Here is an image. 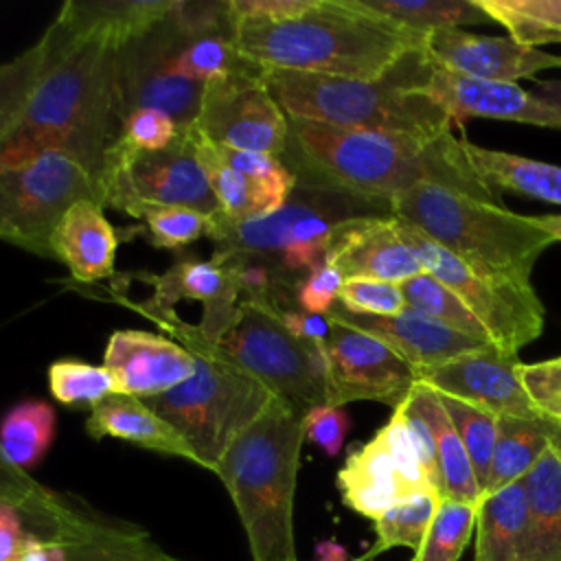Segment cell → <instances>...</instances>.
<instances>
[{
	"instance_id": "cell-1",
	"label": "cell",
	"mask_w": 561,
	"mask_h": 561,
	"mask_svg": "<svg viewBox=\"0 0 561 561\" xmlns=\"http://www.w3.org/2000/svg\"><path fill=\"white\" fill-rule=\"evenodd\" d=\"M280 160L298 182L366 199L390 204L412 186L430 182L500 204V195L469 164L462 138L451 131L425 138L289 118L287 147Z\"/></svg>"
},
{
	"instance_id": "cell-2",
	"label": "cell",
	"mask_w": 561,
	"mask_h": 561,
	"mask_svg": "<svg viewBox=\"0 0 561 561\" xmlns=\"http://www.w3.org/2000/svg\"><path fill=\"white\" fill-rule=\"evenodd\" d=\"M44 75L11 134L0 142V164H20L61 151L99 178L107 145L118 134L114 64L118 48L77 35L57 18L44 33Z\"/></svg>"
},
{
	"instance_id": "cell-3",
	"label": "cell",
	"mask_w": 561,
	"mask_h": 561,
	"mask_svg": "<svg viewBox=\"0 0 561 561\" xmlns=\"http://www.w3.org/2000/svg\"><path fill=\"white\" fill-rule=\"evenodd\" d=\"M243 59L265 70L346 79H379L408 53L425 48L423 33L403 28L357 0H316L283 22H234Z\"/></svg>"
},
{
	"instance_id": "cell-4",
	"label": "cell",
	"mask_w": 561,
	"mask_h": 561,
	"mask_svg": "<svg viewBox=\"0 0 561 561\" xmlns=\"http://www.w3.org/2000/svg\"><path fill=\"white\" fill-rule=\"evenodd\" d=\"M430 72L427 50L416 48L379 79L265 68L263 79L289 118L434 138L449 134L454 121L427 94Z\"/></svg>"
},
{
	"instance_id": "cell-5",
	"label": "cell",
	"mask_w": 561,
	"mask_h": 561,
	"mask_svg": "<svg viewBox=\"0 0 561 561\" xmlns=\"http://www.w3.org/2000/svg\"><path fill=\"white\" fill-rule=\"evenodd\" d=\"M302 416L276 397L215 467L243 526L252 561H298L294 495L305 443Z\"/></svg>"
},
{
	"instance_id": "cell-6",
	"label": "cell",
	"mask_w": 561,
	"mask_h": 561,
	"mask_svg": "<svg viewBox=\"0 0 561 561\" xmlns=\"http://www.w3.org/2000/svg\"><path fill=\"white\" fill-rule=\"evenodd\" d=\"M125 305L153 320L193 353L195 373L169 392L145 401L188 440L199 467L215 473L228 445L267 410L276 394L234 366L197 324L180 320L175 309H158L147 300Z\"/></svg>"
},
{
	"instance_id": "cell-7",
	"label": "cell",
	"mask_w": 561,
	"mask_h": 561,
	"mask_svg": "<svg viewBox=\"0 0 561 561\" xmlns=\"http://www.w3.org/2000/svg\"><path fill=\"white\" fill-rule=\"evenodd\" d=\"M368 215H390V204L296 180L287 202L270 215L228 221L215 213L208 237L215 243L213 261L219 265L259 263L296 287L324 261L335 228Z\"/></svg>"
},
{
	"instance_id": "cell-8",
	"label": "cell",
	"mask_w": 561,
	"mask_h": 561,
	"mask_svg": "<svg viewBox=\"0 0 561 561\" xmlns=\"http://www.w3.org/2000/svg\"><path fill=\"white\" fill-rule=\"evenodd\" d=\"M390 215L419 228L476 272L517 283H530L535 261L554 243L530 215L430 182L397 195Z\"/></svg>"
},
{
	"instance_id": "cell-9",
	"label": "cell",
	"mask_w": 561,
	"mask_h": 561,
	"mask_svg": "<svg viewBox=\"0 0 561 561\" xmlns=\"http://www.w3.org/2000/svg\"><path fill=\"white\" fill-rule=\"evenodd\" d=\"M96 202L136 219L169 206H186L204 215L219 213L197 160L193 127L180 129L173 142L158 151L136 149L114 138L96 178Z\"/></svg>"
},
{
	"instance_id": "cell-10",
	"label": "cell",
	"mask_w": 561,
	"mask_h": 561,
	"mask_svg": "<svg viewBox=\"0 0 561 561\" xmlns=\"http://www.w3.org/2000/svg\"><path fill=\"white\" fill-rule=\"evenodd\" d=\"M241 370L267 386L298 412L327 405L324 344H309L287 331L278 307L243 300L230 329L215 342Z\"/></svg>"
},
{
	"instance_id": "cell-11",
	"label": "cell",
	"mask_w": 561,
	"mask_h": 561,
	"mask_svg": "<svg viewBox=\"0 0 561 561\" xmlns=\"http://www.w3.org/2000/svg\"><path fill=\"white\" fill-rule=\"evenodd\" d=\"M79 199H96V182L85 167L61 151L0 164V239L55 259L53 230Z\"/></svg>"
},
{
	"instance_id": "cell-12",
	"label": "cell",
	"mask_w": 561,
	"mask_h": 561,
	"mask_svg": "<svg viewBox=\"0 0 561 561\" xmlns=\"http://www.w3.org/2000/svg\"><path fill=\"white\" fill-rule=\"evenodd\" d=\"M401 239L410 245L425 272L449 287L486 327L491 344L508 355L539 337L543 331V305L530 283L476 272L440 248L419 228L397 219Z\"/></svg>"
},
{
	"instance_id": "cell-13",
	"label": "cell",
	"mask_w": 561,
	"mask_h": 561,
	"mask_svg": "<svg viewBox=\"0 0 561 561\" xmlns=\"http://www.w3.org/2000/svg\"><path fill=\"white\" fill-rule=\"evenodd\" d=\"M193 127L213 145L280 158L287 147L289 118L265 85L263 68L204 83Z\"/></svg>"
},
{
	"instance_id": "cell-14",
	"label": "cell",
	"mask_w": 561,
	"mask_h": 561,
	"mask_svg": "<svg viewBox=\"0 0 561 561\" xmlns=\"http://www.w3.org/2000/svg\"><path fill=\"white\" fill-rule=\"evenodd\" d=\"M175 42L178 28L167 15L160 24L118 48L114 64V110L118 125L138 107L167 112L180 129L195 123L204 85L175 72Z\"/></svg>"
},
{
	"instance_id": "cell-15",
	"label": "cell",
	"mask_w": 561,
	"mask_h": 561,
	"mask_svg": "<svg viewBox=\"0 0 561 561\" xmlns=\"http://www.w3.org/2000/svg\"><path fill=\"white\" fill-rule=\"evenodd\" d=\"M329 322L331 333L324 342L327 405L381 401L394 408L403 401L416 383V370L381 340L331 318Z\"/></svg>"
},
{
	"instance_id": "cell-16",
	"label": "cell",
	"mask_w": 561,
	"mask_h": 561,
	"mask_svg": "<svg viewBox=\"0 0 561 561\" xmlns=\"http://www.w3.org/2000/svg\"><path fill=\"white\" fill-rule=\"evenodd\" d=\"M427 94L456 123L484 116L561 129V81H546L537 83V90H526L511 81L462 77L432 61Z\"/></svg>"
},
{
	"instance_id": "cell-17",
	"label": "cell",
	"mask_w": 561,
	"mask_h": 561,
	"mask_svg": "<svg viewBox=\"0 0 561 561\" xmlns=\"http://www.w3.org/2000/svg\"><path fill=\"white\" fill-rule=\"evenodd\" d=\"M517 355L489 344L440 366L419 370L416 379L434 392L471 403L493 416L541 419L522 388Z\"/></svg>"
},
{
	"instance_id": "cell-18",
	"label": "cell",
	"mask_w": 561,
	"mask_h": 561,
	"mask_svg": "<svg viewBox=\"0 0 561 561\" xmlns=\"http://www.w3.org/2000/svg\"><path fill=\"white\" fill-rule=\"evenodd\" d=\"M103 366L112 375L116 394L151 399L186 381L195 373V357L167 335L118 329L107 340Z\"/></svg>"
},
{
	"instance_id": "cell-19",
	"label": "cell",
	"mask_w": 561,
	"mask_h": 561,
	"mask_svg": "<svg viewBox=\"0 0 561 561\" xmlns=\"http://www.w3.org/2000/svg\"><path fill=\"white\" fill-rule=\"evenodd\" d=\"M134 276L153 287V296L147 302L158 309H173L178 300L199 302L202 322L197 329L210 342H217L230 329L243 302L234 267L219 265L213 259L202 261L195 256H184L162 274L136 272Z\"/></svg>"
},
{
	"instance_id": "cell-20",
	"label": "cell",
	"mask_w": 561,
	"mask_h": 561,
	"mask_svg": "<svg viewBox=\"0 0 561 561\" xmlns=\"http://www.w3.org/2000/svg\"><path fill=\"white\" fill-rule=\"evenodd\" d=\"M327 263L346 278H373L394 285L423 274V265L401 239L392 215H368L342 221L329 243Z\"/></svg>"
},
{
	"instance_id": "cell-21",
	"label": "cell",
	"mask_w": 561,
	"mask_h": 561,
	"mask_svg": "<svg viewBox=\"0 0 561 561\" xmlns=\"http://www.w3.org/2000/svg\"><path fill=\"white\" fill-rule=\"evenodd\" d=\"M427 57L456 75L480 81H511L561 66V57L528 48L511 37H486L462 28H438L425 37Z\"/></svg>"
},
{
	"instance_id": "cell-22",
	"label": "cell",
	"mask_w": 561,
	"mask_h": 561,
	"mask_svg": "<svg viewBox=\"0 0 561 561\" xmlns=\"http://www.w3.org/2000/svg\"><path fill=\"white\" fill-rule=\"evenodd\" d=\"M327 316L335 322L355 327L381 340L399 357H403L416 373L440 366L445 362H451L460 355L480 351L491 344V342H482L465 333H458L454 329H447L434 320H427L410 311L408 307L397 316L377 318V316H355L344 311L340 305H335Z\"/></svg>"
},
{
	"instance_id": "cell-23",
	"label": "cell",
	"mask_w": 561,
	"mask_h": 561,
	"mask_svg": "<svg viewBox=\"0 0 561 561\" xmlns=\"http://www.w3.org/2000/svg\"><path fill=\"white\" fill-rule=\"evenodd\" d=\"M66 548V561H184L162 550L147 530L107 519L79 500L48 530Z\"/></svg>"
},
{
	"instance_id": "cell-24",
	"label": "cell",
	"mask_w": 561,
	"mask_h": 561,
	"mask_svg": "<svg viewBox=\"0 0 561 561\" xmlns=\"http://www.w3.org/2000/svg\"><path fill=\"white\" fill-rule=\"evenodd\" d=\"M50 248L79 283H96L116 274L118 234L96 199H79L66 210L53 230Z\"/></svg>"
},
{
	"instance_id": "cell-25",
	"label": "cell",
	"mask_w": 561,
	"mask_h": 561,
	"mask_svg": "<svg viewBox=\"0 0 561 561\" xmlns=\"http://www.w3.org/2000/svg\"><path fill=\"white\" fill-rule=\"evenodd\" d=\"M85 432L96 440L110 436L134 443L149 451L184 458L199 465V458L188 440L145 399L138 397L110 394L96 408H92L85 421Z\"/></svg>"
},
{
	"instance_id": "cell-26",
	"label": "cell",
	"mask_w": 561,
	"mask_h": 561,
	"mask_svg": "<svg viewBox=\"0 0 561 561\" xmlns=\"http://www.w3.org/2000/svg\"><path fill=\"white\" fill-rule=\"evenodd\" d=\"M337 489L348 508L373 522L397 502L412 497L405 493L394 460L379 432L346 456L344 467L337 471Z\"/></svg>"
},
{
	"instance_id": "cell-27",
	"label": "cell",
	"mask_w": 561,
	"mask_h": 561,
	"mask_svg": "<svg viewBox=\"0 0 561 561\" xmlns=\"http://www.w3.org/2000/svg\"><path fill=\"white\" fill-rule=\"evenodd\" d=\"M175 0H68L57 20L77 35H90L121 48L160 24Z\"/></svg>"
},
{
	"instance_id": "cell-28",
	"label": "cell",
	"mask_w": 561,
	"mask_h": 561,
	"mask_svg": "<svg viewBox=\"0 0 561 561\" xmlns=\"http://www.w3.org/2000/svg\"><path fill=\"white\" fill-rule=\"evenodd\" d=\"M528 519L524 478L482 493L476 506L473 561H524Z\"/></svg>"
},
{
	"instance_id": "cell-29",
	"label": "cell",
	"mask_w": 561,
	"mask_h": 561,
	"mask_svg": "<svg viewBox=\"0 0 561 561\" xmlns=\"http://www.w3.org/2000/svg\"><path fill=\"white\" fill-rule=\"evenodd\" d=\"M561 443L552 440L524 476L528 537L524 561H561Z\"/></svg>"
},
{
	"instance_id": "cell-30",
	"label": "cell",
	"mask_w": 561,
	"mask_h": 561,
	"mask_svg": "<svg viewBox=\"0 0 561 561\" xmlns=\"http://www.w3.org/2000/svg\"><path fill=\"white\" fill-rule=\"evenodd\" d=\"M408 399L421 412V416L427 421L432 430L436 465L440 476V495L447 500L478 504L482 491L478 486L471 460L438 394L416 379V383L408 390Z\"/></svg>"
},
{
	"instance_id": "cell-31",
	"label": "cell",
	"mask_w": 561,
	"mask_h": 561,
	"mask_svg": "<svg viewBox=\"0 0 561 561\" xmlns=\"http://www.w3.org/2000/svg\"><path fill=\"white\" fill-rule=\"evenodd\" d=\"M462 149L480 180L497 195L500 191H513L550 204H561V167L508 151L486 149L465 138Z\"/></svg>"
},
{
	"instance_id": "cell-32",
	"label": "cell",
	"mask_w": 561,
	"mask_h": 561,
	"mask_svg": "<svg viewBox=\"0 0 561 561\" xmlns=\"http://www.w3.org/2000/svg\"><path fill=\"white\" fill-rule=\"evenodd\" d=\"M552 440L561 443V430L543 419L497 416V436L484 493L522 480Z\"/></svg>"
},
{
	"instance_id": "cell-33",
	"label": "cell",
	"mask_w": 561,
	"mask_h": 561,
	"mask_svg": "<svg viewBox=\"0 0 561 561\" xmlns=\"http://www.w3.org/2000/svg\"><path fill=\"white\" fill-rule=\"evenodd\" d=\"M175 28H178V42L173 53V68L180 77L188 81L204 85L206 81L228 77L232 72H241L248 66H252L237 50L232 24L213 28V31H199V33H184L178 24Z\"/></svg>"
},
{
	"instance_id": "cell-34",
	"label": "cell",
	"mask_w": 561,
	"mask_h": 561,
	"mask_svg": "<svg viewBox=\"0 0 561 561\" xmlns=\"http://www.w3.org/2000/svg\"><path fill=\"white\" fill-rule=\"evenodd\" d=\"M193 134H195L197 160L206 173V180L217 199L219 213L228 221H245V219L270 215V206L263 191L250 178L239 173L221 156L219 147L206 140L195 127H193Z\"/></svg>"
},
{
	"instance_id": "cell-35",
	"label": "cell",
	"mask_w": 561,
	"mask_h": 561,
	"mask_svg": "<svg viewBox=\"0 0 561 561\" xmlns=\"http://www.w3.org/2000/svg\"><path fill=\"white\" fill-rule=\"evenodd\" d=\"M0 504L18 508L24 515L28 530L46 537L48 530L68 513L75 500L46 489L31 478L28 471L13 465L0 443Z\"/></svg>"
},
{
	"instance_id": "cell-36",
	"label": "cell",
	"mask_w": 561,
	"mask_h": 561,
	"mask_svg": "<svg viewBox=\"0 0 561 561\" xmlns=\"http://www.w3.org/2000/svg\"><path fill=\"white\" fill-rule=\"evenodd\" d=\"M364 9L416 33L484 24L491 18L476 0H357Z\"/></svg>"
},
{
	"instance_id": "cell-37",
	"label": "cell",
	"mask_w": 561,
	"mask_h": 561,
	"mask_svg": "<svg viewBox=\"0 0 561 561\" xmlns=\"http://www.w3.org/2000/svg\"><path fill=\"white\" fill-rule=\"evenodd\" d=\"M57 416L50 403L28 399L11 408L0 423V443L13 465L28 471L50 449Z\"/></svg>"
},
{
	"instance_id": "cell-38",
	"label": "cell",
	"mask_w": 561,
	"mask_h": 561,
	"mask_svg": "<svg viewBox=\"0 0 561 561\" xmlns=\"http://www.w3.org/2000/svg\"><path fill=\"white\" fill-rule=\"evenodd\" d=\"M476 4L522 46L561 42V0H476Z\"/></svg>"
},
{
	"instance_id": "cell-39",
	"label": "cell",
	"mask_w": 561,
	"mask_h": 561,
	"mask_svg": "<svg viewBox=\"0 0 561 561\" xmlns=\"http://www.w3.org/2000/svg\"><path fill=\"white\" fill-rule=\"evenodd\" d=\"M405 307L427 320H434L447 329L465 333L469 337L491 342L486 327L473 316V311L436 276L423 272L401 285ZM495 346V344H493Z\"/></svg>"
},
{
	"instance_id": "cell-40",
	"label": "cell",
	"mask_w": 561,
	"mask_h": 561,
	"mask_svg": "<svg viewBox=\"0 0 561 561\" xmlns=\"http://www.w3.org/2000/svg\"><path fill=\"white\" fill-rule=\"evenodd\" d=\"M438 502H440V495L436 491H425L390 506L379 519H375L377 539L368 548L364 559L370 561L379 552H386L397 546L412 548L416 552L432 524Z\"/></svg>"
},
{
	"instance_id": "cell-41",
	"label": "cell",
	"mask_w": 561,
	"mask_h": 561,
	"mask_svg": "<svg viewBox=\"0 0 561 561\" xmlns=\"http://www.w3.org/2000/svg\"><path fill=\"white\" fill-rule=\"evenodd\" d=\"M44 35L18 57L0 64V142L22 118L46 66Z\"/></svg>"
},
{
	"instance_id": "cell-42",
	"label": "cell",
	"mask_w": 561,
	"mask_h": 561,
	"mask_svg": "<svg viewBox=\"0 0 561 561\" xmlns=\"http://www.w3.org/2000/svg\"><path fill=\"white\" fill-rule=\"evenodd\" d=\"M476 506L471 502L440 497L412 561H458L476 530Z\"/></svg>"
},
{
	"instance_id": "cell-43",
	"label": "cell",
	"mask_w": 561,
	"mask_h": 561,
	"mask_svg": "<svg viewBox=\"0 0 561 561\" xmlns=\"http://www.w3.org/2000/svg\"><path fill=\"white\" fill-rule=\"evenodd\" d=\"M48 388L55 401L68 408H96L110 394H116L112 375L101 364L79 359H57L48 366Z\"/></svg>"
},
{
	"instance_id": "cell-44",
	"label": "cell",
	"mask_w": 561,
	"mask_h": 561,
	"mask_svg": "<svg viewBox=\"0 0 561 561\" xmlns=\"http://www.w3.org/2000/svg\"><path fill=\"white\" fill-rule=\"evenodd\" d=\"M438 399L467 449L478 486L484 493V486L489 480L491 456H493V447H495V436H497V416H493L471 403L445 397V394H438Z\"/></svg>"
},
{
	"instance_id": "cell-45",
	"label": "cell",
	"mask_w": 561,
	"mask_h": 561,
	"mask_svg": "<svg viewBox=\"0 0 561 561\" xmlns=\"http://www.w3.org/2000/svg\"><path fill=\"white\" fill-rule=\"evenodd\" d=\"M147 224L151 245L160 250H180L199 237H210L213 215L186 206L153 208L140 217Z\"/></svg>"
},
{
	"instance_id": "cell-46",
	"label": "cell",
	"mask_w": 561,
	"mask_h": 561,
	"mask_svg": "<svg viewBox=\"0 0 561 561\" xmlns=\"http://www.w3.org/2000/svg\"><path fill=\"white\" fill-rule=\"evenodd\" d=\"M337 305L355 316L388 318L405 309V298L401 285L373 278H346L340 287Z\"/></svg>"
},
{
	"instance_id": "cell-47",
	"label": "cell",
	"mask_w": 561,
	"mask_h": 561,
	"mask_svg": "<svg viewBox=\"0 0 561 561\" xmlns=\"http://www.w3.org/2000/svg\"><path fill=\"white\" fill-rule=\"evenodd\" d=\"M379 434L386 440V447L394 460L397 473L403 482V489L408 495H416V493H425V491H434L423 465L419 460V454L414 449V443L408 434L405 427V410H403V401H399L392 410V416L388 419V423L379 430Z\"/></svg>"
},
{
	"instance_id": "cell-48",
	"label": "cell",
	"mask_w": 561,
	"mask_h": 561,
	"mask_svg": "<svg viewBox=\"0 0 561 561\" xmlns=\"http://www.w3.org/2000/svg\"><path fill=\"white\" fill-rule=\"evenodd\" d=\"M517 375L537 414L561 430V357L519 364Z\"/></svg>"
},
{
	"instance_id": "cell-49",
	"label": "cell",
	"mask_w": 561,
	"mask_h": 561,
	"mask_svg": "<svg viewBox=\"0 0 561 561\" xmlns=\"http://www.w3.org/2000/svg\"><path fill=\"white\" fill-rule=\"evenodd\" d=\"M178 131L180 127L167 112L156 107H138L121 121L116 138L136 149L158 151L169 147Z\"/></svg>"
},
{
	"instance_id": "cell-50",
	"label": "cell",
	"mask_w": 561,
	"mask_h": 561,
	"mask_svg": "<svg viewBox=\"0 0 561 561\" xmlns=\"http://www.w3.org/2000/svg\"><path fill=\"white\" fill-rule=\"evenodd\" d=\"M344 283V276L327 261H322L318 267H313L307 276H302L294 289V300L300 307V311L327 316L340 296V287Z\"/></svg>"
},
{
	"instance_id": "cell-51",
	"label": "cell",
	"mask_w": 561,
	"mask_h": 561,
	"mask_svg": "<svg viewBox=\"0 0 561 561\" xmlns=\"http://www.w3.org/2000/svg\"><path fill=\"white\" fill-rule=\"evenodd\" d=\"M305 440L318 445L329 458L342 451L344 438L351 430V416L344 408L316 405L302 416Z\"/></svg>"
},
{
	"instance_id": "cell-52",
	"label": "cell",
	"mask_w": 561,
	"mask_h": 561,
	"mask_svg": "<svg viewBox=\"0 0 561 561\" xmlns=\"http://www.w3.org/2000/svg\"><path fill=\"white\" fill-rule=\"evenodd\" d=\"M316 0H228L230 22H283L307 13Z\"/></svg>"
},
{
	"instance_id": "cell-53",
	"label": "cell",
	"mask_w": 561,
	"mask_h": 561,
	"mask_svg": "<svg viewBox=\"0 0 561 561\" xmlns=\"http://www.w3.org/2000/svg\"><path fill=\"white\" fill-rule=\"evenodd\" d=\"M403 410H405V427H408V434L414 443V449L419 454L423 471H425L432 489L440 495V476H438V465H436V449H434L432 430H430L427 421L421 416V412L410 403L408 394L403 397Z\"/></svg>"
},
{
	"instance_id": "cell-54",
	"label": "cell",
	"mask_w": 561,
	"mask_h": 561,
	"mask_svg": "<svg viewBox=\"0 0 561 561\" xmlns=\"http://www.w3.org/2000/svg\"><path fill=\"white\" fill-rule=\"evenodd\" d=\"M278 316L287 331L296 335L302 342L309 344H324L331 333V322L327 316H316L307 311H296V309H278Z\"/></svg>"
},
{
	"instance_id": "cell-55",
	"label": "cell",
	"mask_w": 561,
	"mask_h": 561,
	"mask_svg": "<svg viewBox=\"0 0 561 561\" xmlns=\"http://www.w3.org/2000/svg\"><path fill=\"white\" fill-rule=\"evenodd\" d=\"M26 535L28 526L24 515L9 504H0V561H15Z\"/></svg>"
},
{
	"instance_id": "cell-56",
	"label": "cell",
	"mask_w": 561,
	"mask_h": 561,
	"mask_svg": "<svg viewBox=\"0 0 561 561\" xmlns=\"http://www.w3.org/2000/svg\"><path fill=\"white\" fill-rule=\"evenodd\" d=\"M15 561H66V548L55 537H42L28 530Z\"/></svg>"
},
{
	"instance_id": "cell-57",
	"label": "cell",
	"mask_w": 561,
	"mask_h": 561,
	"mask_svg": "<svg viewBox=\"0 0 561 561\" xmlns=\"http://www.w3.org/2000/svg\"><path fill=\"white\" fill-rule=\"evenodd\" d=\"M316 557L318 561H348L344 548L337 546L335 541H320L316 546Z\"/></svg>"
},
{
	"instance_id": "cell-58",
	"label": "cell",
	"mask_w": 561,
	"mask_h": 561,
	"mask_svg": "<svg viewBox=\"0 0 561 561\" xmlns=\"http://www.w3.org/2000/svg\"><path fill=\"white\" fill-rule=\"evenodd\" d=\"M539 228H543L554 241H561V215H535L533 217Z\"/></svg>"
},
{
	"instance_id": "cell-59",
	"label": "cell",
	"mask_w": 561,
	"mask_h": 561,
	"mask_svg": "<svg viewBox=\"0 0 561 561\" xmlns=\"http://www.w3.org/2000/svg\"><path fill=\"white\" fill-rule=\"evenodd\" d=\"M559 447H561V445H559Z\"/></svg>"
},
{
	"instance_id": "cell-60",
	"label": "cell",
	"mask_w": 561,
	"mask_h": 561,
	"mask_svg": "<svg viewBox=\"0 0 561 561\" xmlns=\"http://www.w3.org/2000/svg\"><path fill=\"white\" fill-rule=\"evenodd\" d=\"M410 561H412V559H410Z\"/></svg>"
}]
</instances>
